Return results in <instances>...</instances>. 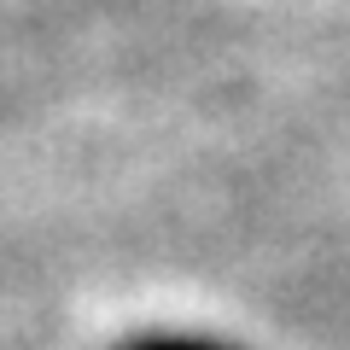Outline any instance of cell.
I'll return each mask as SVG.
<instances>
[{"label": "cell", "mask_w": 350, "mask_h": 350, "mask_svg": "<svg viewBox=\"0 0 350 350\" xmlns=\"http://www.w3.org/2000/svg\"><path fill=\"white\" fill-rule=\"evenodd\" d=\"M117 350H239L234 338H211V333H135Z\"/></svg>", "instance_id": "obj_1"}]
</instances>
